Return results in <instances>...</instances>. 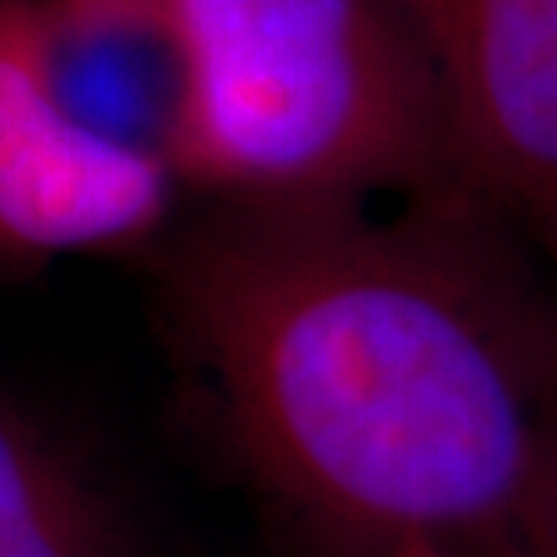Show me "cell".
<instances>
[{
  "mask_svg": "<svg viewBox=\"0 0 557 557\" xmlns=\"http://www.w3.org/2000/svg\"><path fill=\"white\" fill-rule=\"evenodd\" d=\"M438 81L460 193L557 275V0H392Z\"/></svg>",
  "mask_w": 557,
  "mask_h": 557,
  "instance_id": "obj_3",
  "label": "cell"
},
{
  "mask_svg": "<svg viewBox=\"0 0 557 557\" xmlns=\"http://www.w3.org/2000/svg\"><path fill=\"white\" fill-rule=\"evenodd\" d=\"M171 166L91 135L51 91L33 0H0V253L59 258L149 239Z\"/></svg>",
  "mask_w": 557,
  "mask_h": 557,
  "instance_id": "obj_4",
  "label": "cell"
},
{
  "mask_svg": "<svg viewBox=\"0 0 557 557\" xmlns=\"http://www.w3.org/2000/svg\"><path fill=\"white\" fill-rule=\"evenodd\" d=\"M0 557H109L81 485L26 417L0 406Z\"/></svg>",
  "mask_w": 557,
  "mask_h": 557,
  "instance_id": "obj_6",
  "label": "cell"
},
{
  "mask_svg": "<svg viewBox=\"0 0 557 557\" xmlns=\"http://www.w3.org/2000/svg\"><path fill=\"white\" fill-rule=\"evenodd\" d=\"M51 91L91 135L166 163L185 95L177 0H33Z\"/></svg>",
  "mask_w": 557,
  "mask_h": 557,
  "instance_id": "obj_5",
  "label": "cell"
},
{
  "mask_svg": "<svg viewBox=\"0 0 557 557\" xmlns=\"http://www.w3.org/2000/svg\"><path fill=\"white\" fill-rule=\"evenodd\" d=\"M467 193L221 203L163 308L232 449L297 521L381 557H515L557 423V289Z\"/></svg>",
  "mask_w": 557,
  "mask_h": 557,
  "instance_id": "obj_1",
  "label": "cell"
},
{
  "mask_svg": "<svg viewBox=\"0 0 557 557\" xmlns=\"http://www.w3.org/2000/svg\"><path fill=\"white\" fill-rule=\"evenodd\" d=\"M515 557H557V423Z\"/></svg>",
  "mask_w": 557,
  "mask_h": 557,
  "instance_id": "obj_7",
  "label": "cell"
},
{
  "mask_svg": "<svg viewBox=\"0 0 557 557\" xmlns=\"http://www.w3.org/2000/svg\"><path fill=\"white\" fill-rule=\"evenodd\" d=\"M174 182L253 207L460 193L438 81L392 0H177Z\"/></svg>",
  "mask_w": 557,
  "mask_h": 557,
  "instance_id": "obj_2",
  "label": "cell"
}]
</instances>
